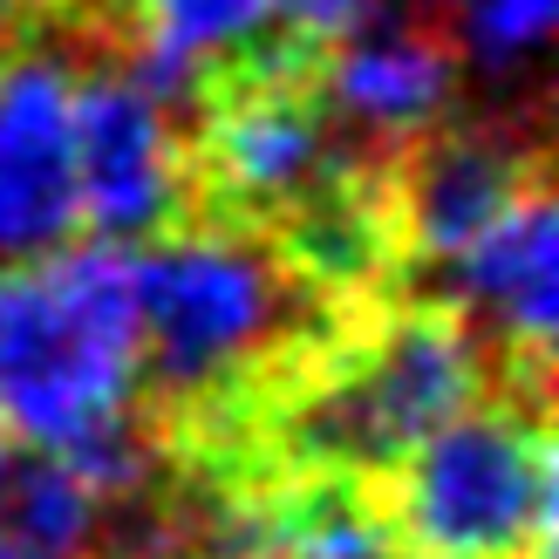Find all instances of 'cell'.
Here are the masks:
<instances>
[{"instance_id": "6da1fadb", "label": "cell", "mask_w": 559, "mask_h": 559, "mask_svg": "<svg viewBox=\"0 0 559 559\" xmlns=\"http://www.w3.org/2000/svg\"><path fill=\"white\" fill-rule=\"evenodd\" d=\"M144 334L130 246L82 239L0 266V416L21 443L75 457L136 424Z\"/></svg>"}, {"instance_id": "7a4b0ae2", "label": "cell", "mask_w": 559, "mask_h": 559, "mask_svg": "<svg viewBox=\"0 0 559 559\" xmlns=\"http://www.w3.org/2000/svg\"><path fill=\"white\" fill-rule=\"evenodd\" d=\"M478 396H485L478 328L451 307H409L376 334H361L348 355H334L300 389L294 409L280 416V443L307 471L376 485Z\"/></svg>"}, {"instance_id": "3957f363", "label": "cell", "mask_w": 559, "mask_h": 559, "mask_svg": "<svg viewBox=\"0 0 559 559\" xmlns=\"http://www.w3.org/2000/svg\"><path fill=\"white\" fill-rule=\"evenodd\" d=\"M144 382L157 403H212L260 369L294 321V273L246 226H164L130 253Z\"/></svg>"}, {"instance_id": "277c9868", "label": "cell", "mask_w": 559, "mask_h": 559, "mask_svg": "<svg viewBox=\"0 0 559 559\" xmlns=\"http://www.w3.org/2000/svg\"><path fill=\"white\" fill-rule=\"evenodd\" d=\"M552 437L539 409L471 403L389 471V533L416 559H552Z\"/></svg>"}, {"instance_id": "5b68a950", "label": "cell", "mask_w": 559, "mask_h": 559, "mask_svg": "<svg viewBox=\"0 0 559 559\" xmlns=\"http://www.w3.org/2000/svg\"><path fill=\"white\" fill-rule=\"evenodd\" d=\"M294 62H307V55L253 62L226 90H212L191 185H205L218 205L246 218L307 212L334 199V178H342V130L328 123L314 82Z\"/></svg>"}, {"instance_id": "8992f818", "label": "cell", "mask_w": 559, "mask_h": 559, "mask_svg": "<svg viewBox=\"0 0 559 559\" xmlns=\"http://www.w3.org/2000/svg\"><path fill=\"white\" fill-rule=\"evenodd\" d=\"M75 199L82 226L109 246L157 239L191 199V151L171 103L136 69H96L75 82Z\"/></svg>"}, {"instance_id": "52a82bcc", "label": "cell", "mask_w": 559, "mask_h": 559, "mask_svg": "<svg viewBox=\"0 0 559 559\" xmlns=\"http://www.w3.org/2000/svg\"><path fill=\"white\" fill-rule=\"evenodd\" d=\"M75 226V75L41 48L0 55V266L55 253Z\"/></svg>"}, {"instance_id": "ba28073f", "label": "cell", "mask_w": 559, "mask_h": 559, "mask_svg": "<svg viewBox=\"0 0 559 559\" xmlns=\"http://www.w3.org/2000/svg\"><path fill=\"white\" fill-rule=\"evenodd\" d=\"M443 266V307L485 328L478 342H498L506 361L525 369V389L546 396V355L559 334V212L546 178L525 185L464 253Z\"/></svg>"}, {"instance_id": "9c48e42d", "label": "cell", "mask_w": 559, "mask_h": 559, "mask_svg": "<svg viewBox=\"0 0 559 559\" xmlns=\"http://www.w3.org/2000/svg\"><path fill=\"white\" fill-rule=\"evenodd\" d=\"M457 48L437 21H369L361 35L334 41L314 96L342 136H361L389 157H403L416 136L443 123L457 96Z\"/></svg>"}, {"instance_id": "30bf717a", "label": "cell", "mask_w": 559, "mask_h": 559, "mask_svg": "<svg viewBox=\"0 0 559 559\" xmlns=\"http://www.w3.org/2000/svg\"><path fill=\"white\" fill-rule=\"evenodd\" d=\"M396 226L424 260H451L506 212L525 185H539V157L506 130H430L396 157Z\"/></svg>"}, {"instance_id": "8fae6325", "label": "cell", "mask_w": 559, "mask_h": 559, "mask_svg": "<svg viewBox=\"0 0 559 559\" xmlns=\"http://www.w3.org/2000/svg\"><path fill=\"white\" fill-rule=\"evenodd\" d=\"M273 35V0H144V41L136 75L178 109L191 82L212 69H233V55L260 48Z\"/></svg>"}, {"instance_id": "7c38bea8", "label": "cell", "mask_w": 559, "mask_h": 559, "mask_svg": "<svg viewBox=\"0 0 559 559\" xmlns=\"http://www.w3.org/2000/svg\"><path fill=\"white\" fill-rule=\"evenodd\" d=\"M0 512H8L0 533H14L35 559H90L103 533V498L82 485V471H69L48 451L14 464L8 491H0Z\"/></svg>"}, {"instance_id": "4fadbf2b", "label": "cell", "mask_w": 559, "mask_h": 559, "mask_svg": "<svg viewBox=\"0 0 559 559\" xmlns=\"http://www.w3.org/2000/svg\"><path fill=\"white\" fill-rule=\"evenodd\" d=\"M443 14L457 21V62L478 75H519L552 41L559 0H451Z\"/></svg>"}, {"instance_id": "5bb4252c", "label": "cell", "mask_w": 559, "mask_h": 559, "mask_svg": "<svg viewBox=\"0 0 559 559\" xmlns=\"http://www.w3.org/2000/svg\"><path fill=\"white\" fill-rule=\"evenodd\" d=\"M376 14H382V0H273V27L287 35L294 55H314V48L348 41Z\"/></svg>"}, {"instance_id": "9a60e30c", "label": "cell", "mask_w": 559, "mask_h": 559, "mask_svg": "<svg viewBox=\"0 0 559 559\" xmlns=\"http://www.w3.org/2000/svg\"><path fill=\"white\" fill-rule=\"evenodd\" d=\"M14 464H21V437L8 430V416H0V491H8V478H14Z\"/></svg>"}, {"instance_id": "2e32d148", "label": "cell", "mask_w": 559, "mask_h": 559, "mask_svg": "<svg viewBox=\"0 0 559 559\" xmlns=\"http://www.w3.org/2000/svg\"><path fill=\"white\" fill-rule=\"evenodd\" d=\"M0 559H35V552H27V546H21L14 533H0Z\"/></svg>"}]
</instances>
